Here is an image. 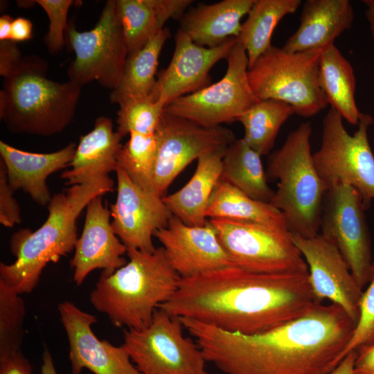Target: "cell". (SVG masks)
<instances>
[{
	"instance_id": "16",
	"label": "cell",
	"mask_w": 374,
	"mask_h": 374,
	"mask_svg": "<svg viewBox=\"0 0 374 374\" xmlns=\"http://www.w3.org/2000/svg\"><path fill=\"white\" fill-rule=\"evenodd\" d=\"M117 195L111 205L114 231L127 249L151 252L154 233L166 227L173 216L163 197L135 184L117 166Z\"/></svg>"
},
{
	"instance_id": "45",
	"label": "cell",
	"mask_w": 374,
	"mask_h": 374,
	"mask_svg": "<svg viewBox=\"0 0 374 374\" xmlns=\"http://www.w3.org/2000/svg\"><path fill=\"white\" fill-rule=\"evenodd\" d=\"M42 374H57L52 356L48 349H45L42 356Z\"/></svg>"
},
{
	"instance_id": "4",
	"label": "cell",
	"mask_w": 374,
	"mask_h": 374,
	"mask_svg": "<svg viewBox=\"0 0 374 374\" xmlns=\"http://www.w3.org/2000/svg\"><path fill=\"white\" fill-rule=\"evenodd\" d=\"M129 261L112 274H100L89 300L119 328L140 330L152 322L155 311L167 302L181 279L164 249L147 252L127 249Z\"/></svg>"
},
{
	"instance_id": "24",
	"label": "cell",
	"mask_w": 374,
	"mask_h": 374,
	"mask_svg": "<svg viewBox=\"0 0 374 374\" xmlns=\"http://www.w3.org/2000/svg\"><path fill=\"white\" fill-rule=\"evenodd\" d=\"M227 147L206 152L197 159L195 171L179 190L163 200L172 214L190 226L206 224V210L213 192L221 179L222 160Z\"/></svg>"
},
{
	"instance_id": "34",
	"label": "cell",
	"mask_w": 374,
	"mask_h": 374,
	"mask_svg": "<svg viewBox=\"0 0 374 374\" xmlns=\"http://www.w3.org/2000/svg\"><path fill=\"white\" fill-rule=\"evenodd\" d=\"M25 314L20 294L0 280V357L21 350Z\"/></svg>"
},
{
	"instance_id": "35",
	"label": "cell",
	"mask_w": 374,
	"mask_h": 374,
	"mask_svg": "<svg viewBox=\"0 0 374 374\" xmlns=\"http://www.w3.org/2000/svg\"><path fill=\"white\" fill-rule=\"evenodd\" d=\"M116 131L123 137L130 133H155L165 105L150 96L130 99L118 105Z\"/></svg>"
},
{
	"instance_id": "39",
	"label": "cell",
	"mask_w": 374,
	"mask_h": 374,
	"mask_svg": "<svg viewBox=\"0 0 374 374\" xmlns=\"http://www.w3.org/2000/svg\"><path fill=\"white\" fill-rule=\"evenodd\" d=\"M23 57L17 43L11 40L0 41V75H9Z\"/></svg>"
},
{
	"instance_id": "18",
	"label": "cell",
	"mask_w": 374,
	"mask_h": 374,
	"mask_svg": "<svg viewBox=\"0 0 374 374\" xmlns=\"http://www.w3.org/2000/svg\"><path fill=\"white\" fill-rule=\"evenodd\" d=\"M57 309L67 336L73 374H80L84 368L94 374H143L122 345L116 346L95 335L91 326L98 320L94 315L68 301Z\"/></svg>"
},
{
	"instance_id": "7",
	"label": "cell",
	"mask_w": 374,
	"mask_h": 374,
	"mask_svg": "<svg viewBox=\"0 0 374 374\" xmlns=\"http://www.w3.org/2000/svg\"><path fill=\"white\" fill-rule=\"evenodd\" d=\"M323 51L290 53L271 46L248 69L256 98L284 102L303 117L317 114L328 105L318 78Z\"/></svg>"
},
{
	"instance_id": "36",
	"label": "cell",
	"mask_w": 374,
	"mask_h": 374,
	"mask_svg": "<svg viewBox=\"0 0 374 374\" xmlns=\"http://www.w3.org/2000/svg\"><path fill=\"white\" fill-rule=\"evenodd\" d=\"M374 265V262H373ZM374 344V274L363 292L359 305V319L353 334L341 354V360L352 351Z\"/></svg>"
},
{
	"instance_id": "33",
	"label": "cell",
	"mask_w": 374,
	"mask_h": 374,
	"mask_svg": "<svg viewBox=\"0 0 374 374\" xmlns=\"http://www.w3.org/2000/svg\"><path fill=\"white\" fill-rule=\"evenodd\" d=\"M157 141L155 133H130L118 157V166L140 188L158 194L155 183Z\"/></svg>"
},
{
	"instance_id": "42",
	"label": "cell",
	"mask_w": 374,
	"mask_h": 374,
	"mask_svg": "<svg viewBox=\"0 0 374 374\" xmlns=\"http://www.w3.org/2000/svg\"><path fill=\"white\" fill-rule=\"evenodd\" d=\"M32 22L24 17L14 19L12 23L10 39L15 42H24L32 37Z\"/></svg>"
},
{
	"instance_id": "43",
	"label": "cell",
	"mask_w": 374,
	"mask_h": 374,
	"mask_svg": "<svg viewBox=\"0 0 374 374\" xmlns=\"http://www.w3.org/2000/svg\"><path fill=\"white\" fill-rule=\"evenodd\" d=\"M357 356V351L349 353L333 370L326 374H355V362Z\"/></svg>"
},
{
	"instance_id": "38",
	"label": "cell",
	"mask_w": 374,
	"mask_h": 374,
	"mask_svg": "<svg viewBox=\"0 0 374 374\" xmlns=\"http://www.w3.org/2000/svg\"><path fill=\"white\" fill-rule=\"evenodd\" d=\"M14 193L8 184L4 164L0 160V223L8 228L21 222L20 208Z\"/></svg>"
},
{
	"instance_id": "19",
	"label": "cell",
	"mask_w": 374,
	"mask_h": 374,
	"mask_svg": "<svg viewBox=\"0 0 374 374\" xmlns=\"http://www.w3.org/2000/svg\"><path fill=\"white\" fill-rule=\"evenodd\" d=\"M154 237L181 278L234 266L208 221L204 226H190L173 215Z\"/></svg>"
},
{
	"instance_id": "32",
	"label": "cell",
	"mask_w": 374,
	"mask_h": 374,
	"mask_svg": "<svg viewBox=\"0 0 374 374\" xmlns=\"http://www.w3.org/2000/svg\"><path fill=\"white\" fill-rule=\"evenodd\" d=\"M294 113L288 104L273 99L258 100L238 119L243 126V140L260 156L273 148L278 132Z\"/></svg>"
},
{
	"instance_id": "31",
	"label": "cell",
	"mask_w": 374,
	"mask_h": 374,
	"mask_svg": "<svg viewBox=\"0 0 374 374\" xmlns=\"http://www.w3.org/2000/svg\"><path fill=\"white\" fill-rule=\"evenodd\" d=\"M221 178L257 201L270 203L274 194L267 184L261 156L242 138L227 147Z\"/></svg>"
},
{
	"instance_id": "9",
	"label": "cell",
	"mask_w": 374,
	"mask_h": 374,
	"mask_svg": "<svg viewBox=\"0 0 374 374\" xmlns=\"http://www.w3.org/2000/svg\"><path fill=\"white\" fill-rule=\"evenodd\" d=\"M179 317L157 309L143 329H125L122 346L143 374H208L202 350Z\"/></svg>"
},
{
	"instance_id": "20",
	"label": "cell",
	"mask_w": 374,
	"mask_h": 374,
	"mask_svg": "<svg viewBox=\"0 0 374 374\" xmlns=\"http://www.w3.org/2000/svg\"><path fill=\"white\" fill-rule=\"evenodd\" d=\"M111 217L103 196L95 197L87 206L83 229L70 262L77 285L95 269H103L101 274L109 276L127 263L123 256L127 249L114 231Z\"/></svg>"
},
{
	"instance_id": "29",
	"label": "cell",
	"mask_w": 374,
	"mask_h": 374,
	"mask_svg": "<svg viewBox=\"0 0 374 374\" xmlns=\"http://www.w3.org/2000/svg\"><path fill=\"white\" fill-rule=\"evenodd\" d=\"M164 28L143 46L128 55L121 81L110 95L112 103L148 97L155 85L159 58L161 50L170 37Z\"/></svg>"
},
{
	"instance_id": "11",
	"label": "cell",
	"mask_w": 374,
	"mask_h": 374,
	"mask_svg": "<svg viewBox=\"0 0 374 374\" xmlns=\"http://www.w3.org/2000/svg\"><path fill=\"white\" fill-rule=\"evenodd\" d=\"M66 37L75 53L68 68L69 81L80 87L96 80L102 87L116 89L123 75L128 50L118 19L116 0L106 2L95 26L78 31L68 25Z\"/></svg>"
},
{
	"instance_id": "5",
	"label": "cell",
	"mask_w": 374,
	"mask_h": 374,
	"mask_svg": "<svg viewBox=\"0 0 374 374\" xmlns=\"http://www.w3.org/2000/svg\"><path fill=\"white\" fill-rule=\"evenodd\" d=\"M47 71L44 60L28 57L3 78L0 118L9 132L50 136L73 121L81 87L52 80Z\"/></svg>"
},
{
	"instance_id": "28",
	"label": "cell",
	"mask_w": 374,
	"mask_h": 374,
	"mask_svg": "<svg viewBox=\"0 0 374 374\" xmlns=\"http://www.w3.org/2000/svg\"><path fill=\"white\" fill-rule=\"evenodd\" d=\"M206 217L287 229L283 215L273 205L249 197L222 178L210 198Z\"/></svg>"
},
{
	"instance_id": "46",
	"label": "cell",
	"mask_w": 374,
	"mask_h": 374,
	"mask_svg": "<svg viewBox=\"0 0 374 374\" xmlns=\"http://www.w3.org/2000/svg\"><path fill=\"white\" fill-rule=\"evenodd\" d=\"M366 6V17L367 18L372 38L374 42V0L363 1Z\"/></svg>"
},
{
	"instance_id": "2",
	"label": "cell",
	"mask_w": 374,
	"mask_h": 374,
	"mask_svg": "<svg viewBox=\"0 0 374 374\" xmlns=\"http://www.w3.org/2000/svg\"><path fill=\"white\" fill-rule=\"evenodd\" d=\"M317 303L308 271L264 274L233 266L181 278L159 309L226 332L257 335L302 316Z\"/></svg>"
},
{
	"instance_id": "37",
	"label": "cell",
	"mask_w": 374,
	"mask_h": 374,
	"mask_svg": "<svg viewBox=\"0 0 374 374\" xmlns=\"http://www.w3.org/2000/svg\"><path fill=\"white\" fill-rule=\"evenodd\" d=\"M49 19L48 31L45 37L47 48L52 54L60 52L65 44L67 15L73 3L71 0H36Z\"/></svg>"
},
{
	"instance_id": "3",
	"label": "cell",
	"mask_w": 374,
	"mask_h": 374,
	"mask_svg": "<svg viewBox=\"0 0 374 374\" xmlns=\"http://www.w3.org/2000/svg\"><path fill=\"white\" fill-rule=\"evenodd\" d=\"M114 182L109 176L69 186L52 196L48 217L37 230L21 229L10 240L11 264L0 263V280L19 294L30 293L50 262H57L71 253L78 238L77 220L95 197L112 193Z\"/></svg>"
},
{
	"instance_id": "40",
	"label": "cell",
	"mask_w": 374,
	"mask_h": 374,
	"mask_svg": "<svg viewBox=\"0 0 374 374\" xmlns=\"http://www.w3.org/2000/svg\"><path fill=\"white\" fill-rule=\"evenodd\" d=\"M0 374H32V366L19 350L0 357Z\"/></svg>"
},
{
	"instance_id": "13",
	"label": "cell",
	"mask_w": 374,
	"mask_h": 374,
	"mask_svg": "<svg viewBox=\"0 0 374 374\" xmlns=\"http://www.w3.org/2000/svg\"><path fill=\"white\" fill-rule=\"evenodd\" d=\"M226 60V71L220 80L175 100L165 111L205 127L238 121L258 100L249 82L244 48L237 42Z\"/></svg>"
},
{
	"instance_id": "6",
	"label": "cell",
	"mask_w": 374,
	"mask_h": 374,
	"mask_svg": "<svg viewBox=\"0 0 374 374\" xmlns=\"http://www.w3.org/2000/svg\"><path fill=\"white\" fill-rule=\"evenodd\" d=\"M310 123L290 132L280 148L270 154L267 176L278 181L270 204L284 216L291 234L312 238L319 233L328 185L315 167Z\"/></svg>"
},
{
	"instance_id": "27",
	"label": "cell",
	"mask_w": 374,
	"mask_h": 374,
	"mask_svg": "<svg viewBox=\"0 0 374 374\" xmlns=\"http://www.w3.org/2000/svg\"><path fill=\"white\" fill-rule=\"evenodd\" d=\"M318 78L320 88L331 108L347 122L357 125L361 112L355 101L354 70L335 44L322 51Z\"/></svg>"
},
{
	"instance_id": "1",
	"label": "cell",
	"mask_w": 374,
	"mask_h": 374,
	"mask_svg": "<svg viewBox=\"0 0 374 374\" xmlns=\"http://www.w3.org/2000/svg\"><path fill=\"white\" fill-rule=\"evenodd\" d=\"M179 319L206 362L224 374H326L341 361L355 326L332 303H318L302 316L257 335Z\"/></svg>"
},
{
	"instance_id": "23",
	"label": "cell",
	"mask_w": 374,
	"mask_h": 374,
	"mask_svg": "<svg viewBox=\"0 0 374 374\" xmlns=\"http://www.w3.org/2000/svg\"><path fill=\"white\" fill-rule=\"evenodd\" d=\"M123 136L114 130L110 118L98 117L89 133L80 136L75 154L61 178L71 186L107 177L118 166L117 157Z\"/></svg>"
},
{
	"instance_id": "41",
	"label": "cell",
	"mask_w": 374,
	"mask_h": 374,
	"mask_svg": "<svg viewBox=\"0 0 374 374\" xmlns=\"http://www.w3.org/2000/svg\"><path fill=\"white\" fill-rule=\"evenodd\" d=\"M355 374H374V344L357 352Z\"/></svg>"
},
{
	"instance_id": "25",
	"label": "cell",
	"mask_w": 374,
	"mask_h": 374,
	"mask_svg": "<svg viewBox=\"0 0 374 374\" xmlns=\"http://www.w3.org/2000/svg\"><path fill=\"white\" fill-rule=\"evenodd\" d=\"M255 0H224L201 4L186 11L180 19V30L197 45L213 48L240 33L241 19L248 14Z\"/></svg>"
},
{
	"instance_id": "12",
	"label": "cell",
	"mask_w": 374,
	"mask_h": 374,
	"mask_svg": "<svg viewBox=\"0 0 374 374\" xmlns=\"http://www.w3.org/2000/svg\"><path fill=\"white\" fill-rule=\"evenodd\" d=\"M365 210L355 188L341 183L333 184L324 196L319 230L339 250L362 289L374 274Z\"/></svg>"
},
{
	"instance_id": "17",
	"label": "cell",
	"mask_w": 374,
	"mask_h": 374,
	"mask_svg": "<svg viewBox=\"0 0 374 374\" xmlns=\"http://www.w3.org/2000/svg\"><path fill=\"white\" fill-rule=\"evenodd\" d=\"M236 43V37H231L215 47L202 46L179 28L172 59L159 74L150 97L166 107L180 97L208 87L211 83V69L228 57Z\"/></svg>"
},
{
	"instance_id": "44",
	"label": "cell",
	"mask_w": 374,
	"mask_h": 374,
	"mask_svg": "<svg viewBox=\"0 0 374 374\" xmlns=\"http://www.w3.org/2000/svg\"><path fill=\"white\" fill-rule=\"evenodd\" d=\"M14 19L8 15H3L0 17V41L9 40L12 23Z\"/></svg>"
},
{
	"instance_id": "22",
	"label": "cell",
	"mask_w": 374,
	"mask_h": 374,
	"mask_svg": "<svg viewBox=\"0 0 374 374\" xmlns=\"http://www.w3.org/2000/svg\"><path fill=\"white\" fill-rule=\"evenodd\" d=\"M354 11L348 0H306L300 24L283 48L290 53L325 49L349 29Z\"/></svg>"
},
{
	"instance_id": "15",
	"label": "cell",
	"mask_w": 374,
	"mask_h": 374,
	"mask_svg": "<svg viewBox=\"0 0 374 374\" xmlns=\"http://www.w3.org/2000/svg\"><path fill=\"white\" fill-rule=\"evenodd\" d=\"M308 268V283L318 303L339 305L356 325L363 293L337 247L321 234L303 238L291 234Z\"/></svg>"
},
{
	"instance_id": "10",
	"label": "cell",
	"mask_w": 374,
	"mask_h": 374,
	"mask_svg": "<svg viewBox=\"0 0 374 374\" xmlns=\"http://www.w3.org/2000/svg\"><path fill=\"white\" fill-rule=\"evenodd\" d=\"M208 222L234 266L264 274L308 271L287 229L219 218Z\"/></svg>"
},
{
	"instance_id": "26",
	"label": "cell",
	"mask_w": 374,
	"mask_h": 374,
	"mask_svg": "<svg viewBox=\"0 0 374 374\" xmlns=\"http://www.w3.org/2000/svg\"><path fill=\"white\" fill-rule=\"evenodd\" d=\"M128 55L143 46L170 19H180L191 0H116Z\"/></svg>"
},
{
	"instance_id": "21",
	"label": "cell",
	"mask_w": 374,
	"mask_h": 374,
	"mask_svg": "<svg viewBox=\"0 0 374 374\" xmlns=\"http://www.w3.org/2000/svg\"><path fill=\"white\" fill-rule=\"evenodd\" d=\"M77 145L74 143L50 153H33L17 149L0 141V160L3 163L8 184L15 192L21 189L39 205L47 206L52 196L47 178L71 163Z\"/></svg>"
},
{
	"instance_id": "30",
	"label": "cell",
	"mask_w": 374,
	"mask_h": 374,
	"mask_svg": "<svg viewBox=\"0 0 374 374\" xmlns=\"http://www.w3.org/2000/svg\"><path fill=\"white\" fill-rule=\"evenodd\" d=\"M301 0H255L242 24L237 42L245 49L249 68L271 46L274 30L286 15L294 13Z\"/></svg>"
},
{
	"instance_id": "8",
	"label": "cell",
	"mask_w": 374,
	"mask_h": 374,
	"mask_svg": "<svg viewBox=\"0 0 374 374\" xmlns=\"http://www.w3.org/2000/svg\"><path fill=\"white\" fill-rule=\"evenodd\" d=\"M373 123L371 115L361 112L357 130L351 135L341 116L330 108L323 120L320 148L313 153L317 172L328 188L338 183L353 187L366 209L374 200V155L368 139Z\"/></svg>"
},
{
	"instance_id": "14",
	"label": "cell",
	"mask_w": 374,
	"mask_h": 374,
	"mask_svg": "<svg viewBox=\"0 0 374 374\" xmlns=\"http://www.w3.org/2000/svg\"><path fill=\"white\" fill-rule=\"evenodd\" d=\"M157 141L155 183L163 197L174 179L192 161L209 150L226 147L236 139L221 125L205 127L165 111L155 132Z\"/></svg>"
}]
</instances>
